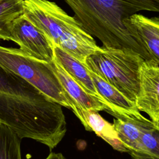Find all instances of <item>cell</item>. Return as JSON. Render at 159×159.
Here are the masks:
<instances>
[{"instance_id": "cell-1", "label": "cell", "mask_w": 159, "mask_h": 159, "mask_svg": "<svg viewBox=\"0 0 159 159\" xmlns=\"http://www.w3.org/2000/svg\"><path fill=\"white\" fill-rule=\"evenodd\" d=\"M0 123L20 138L52 150L66 132L62 106L20 76L0 66Z\"/></svg>"}, {"instance_id": "cell-2", "label": "cell", "mask_w": 159, "mask_h": 159, "mask_svg": "<svg viewBox=\"0 0 159 159\" xmlns=\"http://www.w3.org/2000/svg\"><path fill=\"white\" fill-rule=\"evenodd\" d=\"M24 14L54 46L84 64L100 48L75 17L53 1L24 0Z\"/></svg>"}, {"instance_id": "cell-3", "label": "cell", "mask_w": 159, "mask_h": 159, "mask_svg": "<svg viewBox=\"0 0 159 159\" xmlns=\"http://www.w3.org/2000/svg\"><path fill=\"white\" fill-rule=\"evenodd\" d=\"M84 29L102 46L134 52L145 60L148 52L132 37L124 20L133 14L119 0H65Z\"/></svg>"}, {"instance_id": "cell-4", "label": "cell", "mask_w": 159, "mask_h": 159, "mask_svg": "<svg viewBox=\"0 0 159 159\" xmlns=\"http://www.w3.org/2000/svg\"><path fill=\"white\" fill-rule=\"evenodd\" d=\"M0 66L20 76L50 99L72 110L80 119V107L65 90L53 69L52 62L36 59L19 48L0 45Z\"/></svg>"}, {"instance_id": "cell-5", "label": "cell", "mask_w": 159, "mask_h": 159, "mask_svg": "<svg viewBox=\"0 0 159 159\" xmlns=\"http://www.w3.org/2000/svg\"><path fill=\"white\" fill-rule=\"evenodd\" d=\"M143 60L134 52L102 46L86 58L84 64L135 103L139 92V70Z\"/></svg>"}, {"instance_id": "cell-6", "label": "cell", "mask_w": 159, "mask_h": 159, "mask_svg": "<svg viewBox=\"0 0 159 159\" xmlns=\"http://www.w3.org/2000/svg\"><path fill=\"white\" fill-rule=\"evenodd\" d=\"M10 41L19 46L27 55L39 60L50 63L54 58V45L24 13L12 22Z\"/></svg>"}, {"instance_id": "cell-7", "label": "cell", "mask_w": 159, "mask_h": 159, "mask_svg": "<svg viewBox=\"0 0 159 159\" xmlns=\"http://www.w3.org/2000/svg\"><path fill=\"white\" fill-rule=\"evenodd\" d=\"M135 104L159 127V65L153 60H144L140 65L139 92Z\"/></svg>"}, {"instance_id": "cell-8", "label": "cell", "mask_w": 159, "mask_h": 159, "mask_svg": "<svg viewBox=\"0 0 159 159\" xmlns=\"http://www.w3.org/2000/svg\"><path fill=\"white\" fill-rule=\"evenodd\" d=\"M90 71V70H89ZM99 100L106 106V110L114 117L137 121H146L137 109L135 103L126 98L113 86L90 71Z\"/></svg>"}, {"instance_id": "cell-9", "label": "cell", "mask_w": 159, "mask_h": 159, "mask_svg": "<svg viewBox=\"0 0 159 159\" xmlns=\"http://www.w3.org/2000/svg\"><path fill=\"white\" fill-rule=\"evenodd\" d=\"M124 23L132 37L159 65V16L148 17L135 13Z\"/></svg>"}, {"instance_id": "cell-10", "label": "cell", "mask_w": 159, "mask_h": 159, "mask_svg": "<svg viewBox=\"0 0 159 159\" xmlns=\"http://www.w3.org/2000/svg\"><path fill=\"white\" fill-rule=\"evenodd\" d=\"M52 65L65 90L77 105L83 109H94L98 111L106 110L105 105L98 98L87 93L62 68L55 57L52 61Z\"/></svg>"}, {"instance_id": "cell-11", "label": "cell", "mask_w": 159, "mask_h": 159, "mask_svg": "<svg viewBox=\"0 0 159 159\" xmlns=\"http://www.w3.org/2000/svg\"><path fill=\"white\" fill-rule=\"evenodd\" d=\"M80 112L82 118L81 122L86 130L94 132L97 135L111 145L114 150L129 153V151L119 140L113 125L106 120L98 111L81 107Z\"/></svg>"}, {"instance_id": "cell-12", "label": "cell", "mask_w": 159, "mask_h": 159, "mask_svg": "<svg viewBox=\"0 0 159 159\" xmlns=\"http://www.w3.org/2000/svg\"><path fill=\"white\" fill-rule=\"evenodd\" d=\"M54 57L62 68L83 87L87 93L98 98L90 71L80 61L59 47L54 46Z\"/></svg>"}, {"instance_id": "cell-13", "label": "cell", "mask_w": 159, "mask_h": 159, "mask_svg": "<svg viewBox=\"0 0 159 159\" xmlns=\"http://www.w3.org/2000/svg\"><path fill=\"white\" fill-rule=\"evenodd\" d=\"M115 117L112 125L121 143L129 152H140L141 131L135 120Z\"/></svg>"}, {"instance_id": "cell-14", "label": "cell", "mask_w": 159, "mask_h": 159, "mask_svg": "<svg viewBox=\"0 0 159 159\" xmlns=\"http://www.w3.org/2000/svg\"><path fill=\"white\" fill-rule=\"evenodd\" d=\"M24 13V0H3L0 2V40L10 41L14 20Z\"/></svg>"}, {"instance_id": "cell-15", "label": "cell", "mask_w": 159, "mask_h": 159, "mask_svg": "<svg viewBox=\"0 0 159 159\" xmlns=\"http://www.w3.org/2000/svg\"><path fill=\"white\" fill-rule=\"evenodd\" d=\"M21 140L10 128L0 123V159H22Z\"/></svg>"}, {"instance_id": "cell-16", "label": "cell", "mask_w": 159, "mask_h": 159, "mask_svg": "<svg viewBox=\"0 0 159 159\" xmlns=\"http://www.w3.org/2000/svg\"><path fill=\"white\" fill-rule=\"evenodd\" d=\"M141 131V151L159 158V127L150 120H135Z\"/></svg>"}, {"instance_id": "cell-17", "label": "cell", "mask_w": 159, "mask_h": 159, "mask_svg": "<svg viewBox=\"0 0 159 159\" xmlns=\"http://www.w3.org/2000/svg\"><path fill=\"white\" fill-rule=\"evenodd\" d=\"M133 14L140 11L159 12V0H119Z\"/></svg>"}, {"instance_id": "cell-18", "label": "cell", "mask_w": 159, "mask_h": 159, "mask_svg": "<svg viewBox=\"0 0 159 159\" xmlns=\"http://www.w3.org/2000/svg\"><path fill=\"white\" fill-rule=\"evenodd\" d=\"M129 153L130 154L132 159H159L158 158L140 152L131 151Z\"/></svg>"}, {"instance_id": "cell-19", "label": "cell", "mask_w": 159, "mask_h": 159, "mask_svg": "<svg viewBox=\"0 0 159 159\" xmlns=\"http://www.w3.org/2000/svg\"><path fill=\"white\" fill-rule=\"evenodd\" d=\"M45 159H66L61 153L50 152Z\"/></svg>"}, {"instance_id": "cell-20", "label": "cell", "mask_w": 159, "mask_h": 159, "mask_svg": "<svg viewBox=\"0 0 159 159\" xmlns=\"http://www.w3.org/2000/svg\"><path fill=\"white\" fill-rule=\"evenodd\" d=\"M3 1V0H0V2H1V1Z\"/></svg>"}]
</instances>
